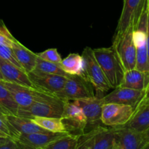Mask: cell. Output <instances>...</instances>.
Segmentation results:
<instances>
[{"label": "cell", "instance_id": "39", "mask_svg": "<svg viewBox=\"0 0 149 149\" xmlns=\"http://www.w3.org/2000/svg\"><path fill=\"white\" fill-rule=\"evenodd\" d=\"M0 137H3V138H10V137L7 136L6 134H4V132H1V131H0Z\"/></svg>", "mask_w": 149, "mask_h": 149}, {"label": "cell", "instance_id": "1", "mask_svg": "<svg viewBox=\"0 0 149 149\" xmlns=\"http://www.w3.org/2000/svg\"><path fill=\"white\" fill-rule=\"evenodd\" d=\"M93 51L111 87L112 88L119 87L122 82L125 70L112 46L93 49Z\"/></svg>", "mask_w": 149, "mask_h": 149}, {"label": "cell", "instance_id": "9", "mask_svg": "<svg viewBox=\"0 0 149 149\" xmlns=\"http://www.w3.org/2000/svg\"><path fill=\"white\" fill-rule=\"evenodd\" d=\"M135 109L129 105L104 103L102 107L100 122L111 127L125 126L132 118Z\"/></svg>", "mask_w": 149, "mask_h": 149}, {"label": "cell", "instance_id": "38", "mask_svg": "<svg viewBox=\"0 0 149 149\" xmlns=\"http://www.w3.org/2000/svg\"><path fill=\"white\" fill-rule=\"evenodd\" d=\"M10 138H3V137H0V145L5 143Z\"/></svg>", "mask_w": 149, "mask_h": 149}, {"label": "cell", "instance_id": "40", "mask_svg": "<svg viewBox=\"0 0 149 149\" xmlns=\"http://www.w3.org/2000/svg\"><path fill=\"white\" fill-rule=\"evenodd\" d=\"M143 149H149V142L147 143L144 146Z\"/></svg>", "mask_w": 149, "mask_h": 149}, {"label": "cell", "instance_id": "44", "mask_svg": "<svg viewBox=\"0 0 149 149\" xmlns=\"http://www.w3.org/2000/svg\"><path fill=\"white\" fill-rule=\"evenodd\" d=\"M111 148H112V147H111ZM111 148H110V149H111Z\"/></svg>", "mask_w": 149, "mask_h": 149}, {"label": "cell", "instance_id": "5", "mask_svg": "<svg viewBox=\"0 0 149 149\" xmlns=\"http://www.w3.org/2000/svg\"><path fill=\"white\" fill-rule=\"evenodd\" d=\"M64 101L52 95L45 100L33 103L27 109H19L16 116L31 119L33 116L61 118Z\"/></svg>", "mask_w": 149, "mask_h": 149}, {"label": "cell", "instance_id": "7", "mask_svg": "<svg viewBox=\"0 0 149 149\" xmlns=\"http://www.w3.org/2000/svg\"><path fill=\"white\" fill-rule=\"evenodd\" d=\"M55 96L63 101H74L95 96L94 88L81 76L69 75L63 88Z\"/></svg>", "mask_w": 149, "mask_h": 149}, {"label": "cell", "instance_id": "22", "mask_svg": "<svg viewBox=\"0 0 149 149\" xmlns=\"http://www.w3.org/2000/svg\"><path fill=\"white\" fill-rule=\"evenodd\" d=\"M115 140V127H99L93 139V149H110Z\"/></svg>", "mask_w": 149, "mask_h": 149}, {"label": "cell", "instance_id": "41", "mask_svg": "<svg viewBox=\"0 0 149 149\" xmlns=\"http://www.w3.org/2000/svg\"><path fill=\"white\" fill-rule=\"evenodd\" d=\"M1 80H4V79H3V77L2 75H1V72H0V81H1Z\"/></svg>", "mask_w": 149, "mask_h": 149}, {"label": "cell", "instance_id": "29", "mask_svg": "<svg viewBox=\"0 0 149 149\" xmlns=\"http://www.w3.org/2000/svg\"><path fill=\"white\" fill-rule=\"evenodd\" d=\"M0 58L7 61V62L11 63L14 64L16 66L23 69L20 63L17 62V59L15 58V55L11 47L0 44Z\"/></svg>", "mask_w": 149, "mask_h": 149}, {"label": "cell", "instance_id": "8", "mask_svg": "<svg viewBox=\"0 0 149 149\" xmlns=\"http://www.w3.org/2000/svg\"><path fill=\"white\" fill-rule=\"evenodd\" d=\"M61 119L68 133L81 135L86 132L87 118L82 109L74 101H64Z\"/></svg>", "mask_w": 149, "mask_h": 149}, {"label": "cell", "instance_id": "36", "mask_svg": "<svg viewBox=\"0 0 149 149\" xmlns=\"http://www.w3.org/2000/svg\"><path fill=\"white\" fill-rule=\"evenodd\" d=\"M143 133L144 139H145L146 144L147 143L149 142V127L146 130L144 131V132H143Z\"/></svg>", "mask_w": 149, "mask_h": 149}, {"label": "cell", "instance_id": "23", "mask_svg": "<svg viewBox=\"0 0 149 149\" xmlns=\"http://www.w3.org/2000/svg\"><path fill=\"white\" fill-rule=\"evenodd\" d=\"M31 119L39 127L49 132H67L61 118L33 116Z\"/></svg>", "mask_w": 149, "mask_h": 149}, {"label": "cell", "instance_id": "17", "mask_svg": "<svg viewBox=\"0 0 149 149\" xmlns=\"http://www.w3.org/2000/svg\"><path fill=\"white\" fill-rule=\"evenodd\" d=\"M14 52L17 62L20 63L23 69L27 74L31 72L35 68L37 59V55L28 49L27 47L22 45L19 41L15 39L11 47Z\"/></svg>", "mask_w": 149, "mask_h": 149}, {"label": "cell", "instance_id": "31", "mask_svg": "<svg viewBox=\"0 0 149 149\" xmlns=\"http://www.w3.org/2000/svg\"><path fill=\"white\" fill-rule=\"evenodd\" d=\"M0 131L4 132L10 138L15 139L19 135V133L14 130V128L10 125L7 119V115L0 113Z\"/></svg>", "mask_w": 149, "mask_h": 149}, {"label": "cell", "instance_id": "21", "mask_svg": "<svg viewBox=\"0 0 149 149\" xmlns=\"http://www.w3.org/2000/svg\"><path fill=\"white\" fill-rule=\"evenodd\" d=\"M60 65L68 75L81 76L84 71V59L79 54L71 53L62 59Z\"/></svg>", "mask_w": 149, "mask_h": 149}, {"label": "cell", "instance_id": "3", "mask_svg": "<svg viewBox=\"0 0 149 149\" xmlns=\"http://www.w3.org/2000/svg\"><path fill=\"white\" fill-rule=\"evenodd\" d=\"M81 55L84 59V71L81 77L91 84L97 93L96 96L103 97V94L109 91L112 87L97 63L93 49L84 48Z\"/></svg>", "mask_w": 149, "mask_h": 149}, {"label": "cell", "instance_id": "27", "mask_svg": "<svg viewBox=\"0 0 149 149\" xmlns=\"http://www.w3.org/2000/svg\"><path fill=\"white\" fill-rule=\"evenodd\" d=\"M99 127L100 126L95 127L89 132L79 135L78 142L74 149H93V139Z\"/></svg>", "mask_w": 149, "mask_h": 149}, {"label": "cell", "instance_id": "35", "mask_svg": "<svg viewBox=\"0 0 149 149\" xmlns=\"http://www.w3.org/2000/svg\"><path fill=\"white\" fill-rule=\"evenodd\" d=\"M0 113L4 115H13L10 111L6 109L5 108L3 107V106H1V105H0Z\"/></svg>", "mask_w": 149, "mask_h": 149}, {"label": "cell", "instance_id": "13", "mask_svg": "<svg viewBox=\"0 0 149 149\" xmlns=\"http://www.w3.org/2000/svg\"><path fill=\"white\" fill-rule=\"evenodd\" d=\"M28 75L35 88L55 95L63 88L68 78L63 76L35 72H30Z\"/></svg>", "mask_w": 149, "mask_h": 149}, {"label": "cell", "instance_id": "15", "mask_svg": "<svg viewBox=\"0 0 149 149\" xmlns=\"http://www.w3.org/2000/svg\"><path fill=\"white\" fill-rule=\"evenodd\" d=\"M74 102L82 109L87 118V126L97 125V122H100L102 107L104 104L103 97L95 95L87 98L74 100Z\"/></svg>", "mask_w": 149, "mask_h": 149}, {"label": "cell", "instance_id": "30", "mask_svg": "<svg viewBox=\"0 0 149 149\" xmlns=\"http://www.w3.org/2000/svg\"><path fill=\"white\" fill-rule=\"evenodd\" d=\"M15 38L12 35L2 20H0V44L12 47Z\"/></svg>", "mask_w": 149, "mask_h": 149}, {"label": "cell", "instance_id": "37", "mask_svg": "<svg viewBox=\"0 0 149 149\" xmlns=\"http://www.w3.org/2000/svg\"><path fill=\"white\" fill-rule=\"evenodd\" d=\"M111 149H122L121 146H119V144L116 141V140H114V141H113V145H112Z\"/></svg>", "mask_w": 149, "mask_h": 149}, {"label": "cell", "instance_id": "2", "mask_svg": "<svg viewBox=\"0 0 149 149\" xmlns=\"http://www.w3.org/2000/svg\"><path fill=\"white\" fill-rule=\"evenodd\" d=\"M148 10V0L144 5L139 19L133 30V42L136 50V68L139 71L149 74V63L147 52V26Z\"/></svg>", "mask_w": 149, "mask_h": 149}, {"label": "cell", "instance_id": "42", "mask_svg": "<svg viewBox=\"0 0 149 149\" xmlns=\"http://www.w3.org/2000/svg\"><path fill=\"white\" fill-rule=\"evenodd\" d=\"M148 15H149V0H148Z\"/></svg>", "mask_w": 149, "mask_h": 149}, {"label": "cell", "instance_id": "12", "mask_svg": "<svg viewBox=\"0 0 149 149\" xmlns=\"http://www.w3.org/2000/svg\"><path fill=\"white\" fill-rule=\"evenodd\" d=\"M145 96L144 90H132L125 87H117L114 90L103 96V100L104 103H119L131 106L134 109H137Z\"/></svg>", "mask_w": 149, "mask_h": 149}, {"label": "cell", "instance_id": "25", "mask_svg": "<svg viewBox=\"0 0 149 149\" xmlns=\"http://www.w3.org/2000/svg\"><path fill=\"white\" fill-rule=\"evenodd\" d=\"M79 137V135L68 134L49 143L41 149H74L78 142Z\"/></svg>", "mask_w": 149, "mask_h": 149}, {"label": "cell", "instance_id": "18", "mask_svg": "<svg viewBox=\"0 0 149 149\" xmlns=\"http://www.w3.org/2000/svg\"><path fill=\"white\" fill-rule=\"evenodd\" d=\"M148 81L149 74L133 68L125 71L122 82L119 87L145 91Z\"/></svg>", "mask_w": 149, "mask_h": 149}, {"label": "cell", "instance_id": "28", "mask_svg": "<svg viewBox=\"0 0 149 149\" xmlns=\"http://www.w3.org/2000/svg\"><path fill=\"white\" fill-rule=\"evenodd\" d=\"M37 56L40 58L41 59L45 60V61H49V62L54 63L60 64L61 63L62 58L61 55L58 52V49L55 48H50L46 50L43 51L39 53H36Z\"/></svg>", "mask_w": 149, "mask_h": 149}, {"label": "cell", "instance_id": "4", "mask_svg": "<svg viewBox=\"0 0 149 149\" xmlns=\"http://www.w3.org/2000/svg\"><path fill=\"white\" fill-rule=\"evenodd\" d=\"M134 26H130L125 32L114 34L112 47L114 49L124 70L136 68V50L133 42Z\"/></svg>", "mask_w": 149, "mask_h": 149}, {"label": "cell", "instance_id": "33", "mask_svg": "<svg viewBox=\"0 0 149 149\" xmlns=\"http://www.w3.org/2000/svg\"><path fill=\"white\" fill-rule=\"evenodd\" d=\"M148 100H149V81H148V84H147L146 87V89H145V96H144V98L140 105L146 103V102L148 101Z\"/></svg>", "mask_w": 149, "mask_h": 149}, {"label": "cell", "instance_id": "11", "mask_svg": "<svg viewBox=\"0 0 149 149\" xmlns=\"http://www.w3.org/2000/svg\"><path fill=\"white\" fill-rule=\"evenodd\" d=\"M68 132H52L49 131L31 134H19L14 139L21 149H41L49 143L68 135Z\"/></svg>", "mask_w": 149, "mask_h": 149}, {"label": "cell", "instance_id": "43", "mask_svg": "<svg viewBox=\"0 0 149 149\" xmlns=\"http://www.w3.org/2000/svg\"><path fill=\"white\" fill-rule=\"evenodd\" d=\"M149 103V100H148V101H146V103Z\"/></svg>", "mask_w": 149, "mask_h": 149}, {"label": "cell", "instance_id": "6", "mask_svg": "<svg viewBox=\"0 0 149 149\" xmlns=\"http://www.w3.org/2000/svg\"><path fill=\"white\" fill-rule=\"evenodd\" d=\"M1 82L8 90L19 109H27L36 101L45 100L55 95L37 90L33 87L20 85L1 80Z\"/></svg>", "mask_w": 149, "mask_h": 149}, {"label": "cell", "instance_id": "34", "mask_svg": "<svg viewBox=\"0 0 149 149\" xmlns=\"http://www.w3.org/2000/svg\"><path fill=\"white\" fill-rule=\"evenodd\" d=\"M147 52H148V58L149 63V15L148 18V26H147Z\"/></svg>", "mask_w": 149, "mask_h": 149}, {"label": "cell", "instance_id": "10", "mask_svg": "<svg viewBox=\"0 0 149 149\" xmlns=\"http://www.w3.org/2000/svg\"><path fill=\"white\" fill-rule=\"evenodd\" d=\"M147 0H124L123 8L114 34H119L136 25Z\"/></svg>", "mask_w": 149, "mask_h": 149}, {"label": "cell", "instance_id": "20", "mask_svg": "<svg viewBox=\"0 0 149 149\" xmlns=\"http://www.w3.org/2000/svg\"><path fill=\"white\" fill-rule=\"evenodd\" d=\"M7 119L10 125L19 134H31L47 131L29 118L22 117L16 115H7Z\"/></svg>", "mask_w": 149, "mask_h": 149}, {"label": "cell", "instance_id": "24", "mask_svg": "<svg viewBox=\"0 0 149 149\" xmlns=\"http://www.w3.org/2000/svg\"><path fill=\"white\" fill-rule=\"evenodd\" d=\"M31 72L39 73L43 74H53V75H60L63 77H68L69 75L64 72L61 68L60 64L54 63L45 61L37 57L36 65Z\"/></svg>", "mask_w": 149, "mask_h": 149}, {"label": "cell", "instance_id": "32", "mask_svg": "<svg viewBox=\"0 0 149 149\" xmlns=\"http://www.w3.org/2000/svg\"><path fill=\"white\" fill-rule=\"evenodd\" d=\"M0 149H21L13 138H10L5 143L0 145Z\"/></svg>", "mask_w": 149, "mask_h": 149}, {"label": "cell", "instance_id": "16", "mask_svg": "<svg viewBox=\"0 0 149 149\" xmlns=\"http://www.w3.org/2000/svg\"><path fill=\"white\" fill-rule=\"evenodd\" d=\"M0 72L4 81L35 88L29 79V75L24 70L1 58H0Z\"/></svg>", "mask_w": 149, "mask_h": 149}, {"label": "cell", "instance_id": "14", "mask_svg": "<svg viewBox=\"0 0 149 149\" xmlns=\"http://www.w3.org/2000/svg\"><path fill=\"white\" fill-rule=\"evenodd\" d=\"M115 140L122 149H143L146 145L143 132L125 126L115 127Z\"/></svg>", "mask_w": 149, "mask_h": 149}, {"label": "cell", "instance_id": "19", "mask_svg": "<svg viewBox=\"0 0 149 149\" xmlns=\"http://www.w3.org/2000/svg\"><path fill=\"white\" fill-rule=\"evenodd\" d=\"M125 126L138 132L146 130L149 127V103L140 105Z\"/></svg>", "mask_w": 149, "mask_h": 149}, {"label": "cell", "instance_id": "26", "mask_svg": "<svg viewBox=\"0 0 149 149\" xmlns=\"http://www.w3.org/2000/svg\"><path fill=\"white\" fill-rule=\"evenodd\" d=\"M0 105L11 112L13 115H17L19 106L13 99L10 92L0 81Z\"/></svg>", "mask_w": 149, "mask_h": 149}]
</instances>
